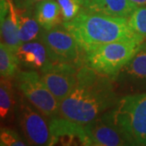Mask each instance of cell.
Here are the masks:
<instances>
[{
	"label": "cell",
	"mask_w": 146,
	"mask_h": 146,
	"mask_svg": "<svg viewBox=\"0 0 146 146\" xmlns=\"http://www.w3.org/2000/svg\"><path fill=\"white\" fill-rule=\"evenodd\" d=\"M37 22L45 30H50L63 23L61 8L57 0H43L34 7Z\"/></svg>",
	"instance_id": "obj_16"
},
{
	"label": "cell",
	"mask_w": 146,
	"mask_h": 146,
	"mask_svg": "<svg viewBox=\"0 0 146 146\" xmlns=\"http://www.w3.org/2000/svg\"><path fill=\"white\" fill-rule=\"evenodd\" d=\"M43 0H13L15 5L18 8H29L35 7L36 3Z\"/></svg>",
	"instance_id": "obj_22"
},
{
	"label": "cell",
	"mask_w": 146,
	"mask_h": 146,
	"mask_svg": "<svg viewBox=\"0 0 146 146\" xmlns=\"http://www.w3.org/2000/svg\"><path fill=\"white\" fill-rule=\"evenodd\" d=\"M16 119L29 145H50L51 136L50 123L45 115L26 99L20 95L16 105Z\"/></svg>",
	"instance_id": "obj_6"
},
{
	"label": "cell",
	"mask_w": 146,
	"mask_h": 146,
	"mask_svg": "<svg viewBox=\"0 0 146 146\" xmlns=\"http://www.w3.org/2000/svg\"><path fill=\"white\" fill-rule=\"evenodd\" d=\"M16 54L22 66L40 72L53 65L46 48L41 41L22 43L16 50Z\"/></svg>",
	"instance_id": "obj_13"
},
{
	"label": "cell",
	"mask_w": 146,
	"mask_h": 146,
	"mask_svg": "<svg viewBox=\"0 0 146 146\" xmlns=\"http://www.w3.org/2000/svg\"><path fill=\"white\" fill-rule=\"evenodd\" d=\"M145 42L129 39L105 44L83 55L84 65L113 80Z\"/></svg>",
	"instance_id": "obj_4"
},
{
	"label": "cell",
	"mask_w": 146,
	"mask_h": 146,
	"mask_svg": "<svg viewBox=\"0 0 146 146\" xmlns=\"http://www.w3.org/2000/svg\"><path fill=\"white\" fill-rule=\"evenodd\" d=\"M16 85L26 99L48 119L59 117V102L36 71L20 72Z\"/></svg>",
	"instance_id": "obj_5"
},
{
	"label": "cell",
	"mask_w": 146,
	"mask_h": 146,
	"mask_svg": "<svg viewBox=\"0 0 146 146\" xmlns=\"http://www.w3.org/2000/svg\"><path fill=\"white\" fill-rule=\"evenodd\" d=\"M16 102L13 84L10 77L1 76L0 80V117L2 120L11 119L16 112Z\"/></svg>",
	"instance_id": "obj_17"
},
{
	"label": "cell",
	"mask_w": 146,
	"mask_h": 146,
	"mask_svg": "<svg viewBox=\"0 0 146 146\" xmlns=\"http://www.w3.org/2000/svg\"><path fill=\"white\" fill-rule=\"evenodd\" d=\"M1 42L16 52L22 42L19 36L16 7L11 0H1Z\"/></svg>",
	"instance_id": "obj_12"
},
{
	"label": "cell",
	"mask_w": 146,
	"mask_h": 146,
	"mask_svg": "<svg viewBox=\"0 0 146 146\" xmlns=\"http://www.w3.org/2000/svg\"><path fill=\"white\" fill-rule=\"evenodd\" d=\"M1 146H25L29 145L25 140H23L16 131L9 127H2L0 131Z\"/></svg>",
	"instance_id": "obj_21"
},
{
	"label": "cell",
	"mask_w": 146,
	"mask_h": 146,
	"mask_svg": "<svg viewBox=\"0 0 146 146\" xmlns=\"http://www.w3.org/2000/svg\"><path fill=\"white\" fill-rule=\"evenodd\" d=\"M50 145H93L84 126L63 117L50 119Z\"/></svg>",
	"instance_id": "obj_10"
},
{
	"label": "cell",
	"mask_w": 146,
	"mask_h": 146,
	"mask_svg": "<svg viewBox=\"0 0 146 146\" xmlns=\"http://www.w3.org/2000/svg\"><path fill=\"white\" fill-rule=\"evenodd\" d=\"M111 113L131 145H146V93L121 97Z\"/></svg>",
	"instance_id": "obj_3"
},
{
	"label": "cell",
	"mask_w": 146,
	"mask_h": 146,
	"mask_svg": "<svg viewBox=\"0 0 146 146\" xmlns=\"http://www.w3.org/2000/svg\"><path fill=\"white\" fill-rule=\"evenodd\" d=\"M61 8L63 22L73 20L83 8L84 0H57Z\"/></svg>",
	"instance_id": "obj_20"
},
{
	"label": "cell",
	"mask_w": 146,
	"mask_h": 146,
	"mask_svg": "<svg viewBox=\"0 0 146 146\" xmlns=\"http://www.w3.org/2000/svg\"><path fill=\"white\" fill-rule=\"evenodd\" d=\"M138 6L129 0H84V11L114 17L128 18Z\"/></svg>",
	"instance_id": "obj_14"
},
{
	"label": "cell",
	"mask_w": 146,
	"mask_h": 146,
	"mask_svg": "<svg viewBox=\"0 0 146 146\" xmlns=\"http://www.w3.org/2000/svg\"><path fill=\"white\" fill-rule=\"evenodd\" d=\"M136 6H146V0H129Z\"/></svg>",
	"instance_id": "obj_23"
},
{
	"label": "cell",
	"mask_w": 146,
	"mask_h": 146,
	"mask_svg": "<svg viewBox=\"0 0 146 146\" xmlns=\"http://www.w3.org/2000/svg\"><path fill=\"white\" fill-rule=\"evenodd\" d=\"M20 62L16 56V52L11 50L5 44H0V74L3 77L15 76Z\"/></svg>",
	"instance_id": "obj_18"
},
{
	"label": "cell",
	"mask_w": 146,
	"mask_h": 146,
	"mask_svg": "<svg viewBox=\"0 0 146 146\" xmlns=\"http://www.w3.org/2000/svg\"><path fill=\"white\" fill-rule=\"evenodd\" d=\"M113 80L123 88L146 87V44L145 42L130 61L121 68Z\"/></svg>",
	"instance_id": "obj_11"
},
{
	"label": "cell",
	"mask_w": 146,
	"mask_h": 146,
	"mask_svg": "<svg viewBox=\"0 0 146 146\" xmlns=\"http://www.w3.org/2000/svg\"><path fill=\"white\" fill-rule=\"evenodd\" d=\"M18 25L19 36L22 43L40 41L43 29L37 22L35 16L34 7L29 8H18Z\"/></svg>",
	"instance_id": "obj_15"
},
{
	"label": "cell",
	"mask_w": 146,
	"mask_h": 146,
	"mask_svg": "<svg viewBox=\"0 0 146 146\" xmlns=\"http://www.w3.org/2000/svg\"><path fill=\"white\" fill-rule=\"evenodd\" d=\"M80 68L71 63H53L50 68L41 72L42 80L59 103L76 86Z\"/></svg>",
	"instance_id": "obj_9"
},
{
	"label": "cell",
	"mask_w": 146,
	"mask_h": 146,
	"mask_svg": "<svg viewBox=\"0 0 146 146\" xmlns=\"http://www.w3.org/2000/svg\"><path fill=\"white\" fill-rule=\"evenodd\" d=\"M131 29L146 41V6H138L128 17Z\"/></svg>",
	"instance_id": "obj_19"
},
{
	"label": "cell",
	"mask_w": 146,
	"mask_h": 146,
	"mask_svg": "<svg viewBox=\"0 0 146 146\" xmlns=\"http://www.w3.org/2000/svg\"><path fill=\"white\" fill-rule=\"evenodd\" d=\"M84 126L93 145H131L128 138L115 122L111 109Z\"/></svg>",
	"instance_id": "obj_8"
},
{
	"label": "cell",
	"mask_w": 146,
	"mask_h": 146,
	"mask_svg": "<svg viewBox=\"0 0 146 146\" xmlns=\"http://www.w3.org/2000/svg\"><path fill=\"white\" fill-rule=\"evenodd\" d=\"M145 44H146V41H145Z\"/></svg>",
	"instance_id": "obj_24"
},
{
	"label": "cell",
	"mask_w": 146,
	"mask_h": 146,
	"mask_svg": "<svg viewBox=\"0 0 146 146\" xmlns=\"http://www.w3.org/2000/svg\"><path fill=\"white\" fill-rule=\"evenodd\" d=\"M83 54L110 42L138 39L145 42L131 29L128 18L114 17L81 9L73 20L63 22Z\"/></svg>",
	"instance_id": "obj_2"
},
{
	"label": "cell",
	"mask_w": 146,
	"mask_h": 146,
	"mask_svg": "<svg viewBox=\"0 0 146 146\" xmlns=\"http://www.w3.org/2000/svg\"><path fill=\"white\" fill-rule=\"evenodd\" d=\"M112 79L88 66L79 68L71 94L59 103V116L85 125L115 106L119 98Z\"/></svg>",
	"instance_id": "obj_1"
},
{
	"label": "cell",
	"mask_w": 146,
	"mask_h": 146,
	"mask_svg": "<svg viewBox=\"0 0 146 146\" xmlns=\"http://www.w3.org/2000/svg\"><path fill=\"white\" fill-rule=\"evenodd\" d=\"M40 41L46 48L53 63H71L83 66V54L72 35L60 25L50 30H43Z\"/></svg>",
	"instance_id": "obj_7"
}]
</instances>
